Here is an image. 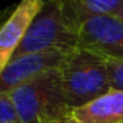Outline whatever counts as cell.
Masks as SVG:
<instances>
[{
	"label": "cell",
	"instance_id": "obj_2",
	"mask_svg": "<svg viewBox=\"0 0 123 123\" xmlns=\"http://www.w3.org/2000/svg\"><path fill=\"white\" fill-rule=\"evenodd\" d=\"M68 106L75 110L110 91L104 58L93 51L75 48L61 68Z\"/></svg>",
	"mask_w": 123,
	"mask_h": 123
},
{
	"label": "cell",
	"instance_id": "obj_4",
	"mask_svg": "<svg viewBox=\"0 0 123 123\" xmlns=\"http://www.w3.org/2000/svg\"><path fill=\"white\" fill-rule=\"evenodd\" d=\"M70 54L65 51H46L10 59L9 64L0 70V93H9L51 70L62 68Z\"/></svg>",
	"mask_w": 123,
	"mask_h": 123
},
{
	"label": "cell",
	"instance_id": "obj_6",
	"mask_svg": "<svg viewBox=\"0 0 123 123\" xmlns=\"http://www.w3.org/2000/svg\"><path fill=\"white\" fill-rule=\"evenodd\" d=\"M43 5L45 0H20L3 23L0 29V70L9 64Z\"/></svg>",
	"mask_w": 123,
	"mask_h": 123
},
{
	"label": "cell",
	"instance_id": "obj_5",
	"mask_svg": "<svg viewBox=\"0 0 123 123\" xmlns=\"http://www.w3.org/2000/svg\"><path fill=\"white\" fill-rule=\"evenodd\" d=\"M78 46L103 56L123 59V22L116 16H97L78 31Z\"/></svg>",
	"mask_w": 123,
	"mask_h": 123
},
{
	"label": "cell",
	"instance_id": "obj_1",
	"mask_svg": "<svg viewBox=\"0 0 123 123\" xmlns=\"http://www.w3.org/2000/svg\"><path fill=\"white\" fill-rule=\"evenodd\" d=\"M22 123H62L73 117L59 70H51L9 91Z\"/></svg>",
	"mask_w": 123,
	"mask_h": 123
},
{
	"label": "cell",
	"instance_id": "obj_10",
	"mask_svg": "<svg viewBox=\"0 0 123 123\" xmlns=\"http://www.w3.org/2000/svg\"><path fill=\"white\" fill-rule=\"evenodd\" d=\"M0 123H22L16 104L9 93H0Z\"/></svg>",
	"mask_w": 123,
	"mask_h": 123
},
{
	"label": "cell",
	"instance_id": "obj_9",
	"mask_svg": "<svg viewBox=\"0 0 123 123\" xmlns=\"http://www.w3.org/2000/svg\"><path fill=\"white\" fill-rule=\"evenodd\" d=\"M103 58H104L106 68H107L110 90L123 91V59L111 58V56H103Z\"/></svg>",
	"mask_w": 123,
	"mask_h": 123
},
{
	"label": "cell",
	"instance_id": "obj_8",
	"mask_svg": "<svg viewBox=\"0 0 123 123\" xmlns=\"http://www.w3.org/2000/svg\"><path fill=\"white\" fill-rule=\"evenodd\" d=\"M67 19L80 28L97 16H116L123 6V0H56Z\"/></svg>",
	"mask_w": 123,
	"mask_h": 123
},
{
	"label": "cell",
	"instance_id": "obj_11",
	"mask_svg": "<svg viewBox=\"0 0 123 123\" xmlns=\"http://www.w3.org/2000/svg\"><path fill=\"white\" fill-rule=\"evenodd\" d=\"M116 18H117L119 20H122V22H123V6H122V9L119 10V13L116 15Z\"/></svg>",
	"mask_w": 123,
	"mask_h": 123
},
{
	"label": "cell",
	"instance_id": "obj_12",
	"mask_svg": "<svg viewBox=\"0 0 123 123\" xmlns=\"http://www.w3.org/2000/svg\"><path fill=\"white\" fill-rule=\"evenodd\" d=\"M62 123H78V122H77V120L74 119V116H73V117H70V119H67V120H64Z\"/></svg>",
	"mask_w": 123,
	"mask_h": 123
},
{
	"label": "cell",
	"instance_id": "obj_3",
	"mask_svg": "<svg viewBox=\"0 0 123 123\" xmlns=\"http://www.w3.org/2000/svg\"><path fill=\"white\" fill-rule=\"evenodd\" d=\"M78 29L67 19L58 2L45 0L42 10L22 39L12 59L46 51L71 52L78 48Z\"/></svg>",
	"mask_w": 123,
	"mask_h": 123
},
{
	"label": "cell",
	"instance_id": "obj_7",
	"mask_svg": "<svg viewBox=\"0 0 123 123\" xmlns=\"http://www.w3.org/2000/svg\"><path fill=\"white\" fill-rule=\"evenodd\" d=\"M78 123H123V91L110 90L94 101L73 110Z\"/></svg>",
	"mask_w": 123,
	"mask_h": 123
}]
</instances>
